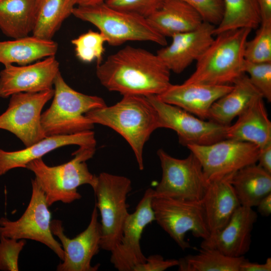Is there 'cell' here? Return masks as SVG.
I'll return each mask as SVG.
<instances>
[{"mask_svg":"<svg viewBox=\"0 0 271 271\" xmlns=\"http://www.w3.org/2000/svg\"><path fill=\"white\" fill-rule=\"evenodd\" d=\"M54 92L52 89L12 95L7 109L0 115V129L15 134L26 147L46 137L41 124L42 110Z\"/></svg>","mask_w":271,"mask_h":271,"instance_id":"7c38bea8","label":"cell"},{"mask_svg":"<svg viewBox=\"0 0 271 271\" xmlns=\"http://www.w3.org/2000/svg\"><path fill=\"white\" fill-rule=\"evenodd\" d=\"M59 71V63L55 56L25 65H5L0 72V97L52 89Z\"/></svg>","mask_w":271,"mask_h":271,"instance_id":"2e32d148","label":"cell"},{"mask_svg":"<svg viewBox=\"0 0 271 271\" xmlns=\"http://www.w3.org/2000/svg\"><path fill=\"white\" fill-rule=\"evenodd\" d=\"M53 234L61 242L64 256L57 267L58 271H96L99 264L92 266V258L100 248L101 226L98 221V209L95 204L90 222L87 228L76 236L70 238L64 233L62 221H51Z\"/></svg>","mask_w":271,"mask_h":271,"instance_id":"9a60e30c","label":"cell"},{"mask_svg":"<svg viewBox=\"0 0 271 271\" xmlns=\"http://www.w3.org/2000/svg\"><path fill=\"white\" fill-rule=\"evenodd\" d=\"M166 0H107L108 6L147 18L159 9Z\"/></svg>","mask_w":271,"mask_h":271,"instance_id":"e575fe53","label":"cell"},{"mask_svg":"<svg viewBox=\"0 0 271 271\" xmlns=\"http://www.w3.org/2000/svg\"><path fill=\"white\" fill-rule=\"evenodd\" d=\"M152 206L155 221L183 250L190 247L185 239L188 231L202 239L210 235L201 200L154 196Z\"/></svg>","mask_w":271,"mask_h":271,"instance_id":"ba28073f","label":"cell"},{"mask_svg":"<svg viewBox=\"0 0 271 271\" xmlns=\"http://www.w3.org/2000/svg\"><path fill=\"white\" fill-rule=\"evenodd\" d=\"M146 97L157 111L159 128L176 131L180 144L186 147L207 145L226 139L228 125L197 117L178 106L163 101L157 95Z\"/></svg>","mask_w":271,"mask_h":271,"instance_id":"4fadbf2b","label":"cell"},{"mask_svg":"<svg viewBox=\"0 0 271 271\" xmlns=\"http://www.w3.org/2000/svg\"><path fill=\"white\" fill-rule=\"evenodd\" d=\"M261 22L271 21V0H257Z\"/></svg>","mask_w":271,"mask_h":271,"instance_id":"ab89813d","label":"cell"},{"mask_svg":"<svg viewBox=\"0 0 271 271\" xmlns=\"http://www.w3.org/2000/svg\"><path fill=\"white\" fill-rule=\"evenodd\" d=\"M76 0H37L32 35L51 40L63 22L72 15Z\"/></svg>","mask_w":271,"mask_h":271,"instance_id":"83f0119b","label":"cell"},{"mask_svg":"<svg viewBox=\"0 0 271 271\" xmlns=\"http://www.w3.org/2000/svg\"><path fill=\"white\" fill-rule=\"evenodd\" d=\"M256 207L258 212L263 216H269L271 214V193L262 198Z\"/></svg>","mask_w":271,"mask_h":271,"instance_id":"60d3db41","label":"cell"},{"mask_svg":"<svg viewBox=\"0 0 271 271\" xmlns=\"http://www.w3.org/2000/svg\"><path fill=\"white\" fill-rule=\"evenodd\" d=\"M157 155L161 162L162 176L160 183L153 189V197L201 201L209 182L195 155L190 152L187 158L179 159L171 156L161 149L157 151Z\"/></svg>","mask_w":271,"mask_h":271,"instance_id":"9c48e42d","label":"cell"},{"mask_svg":"<svg viewBox=\"0 0 271 271\" xmlns=\"http://www.w3.org/2000/svg\"><path fill=\"white\" fill-rule=\"evenodd\" d=\"M37 0H0V30L6 36L17 39L33 30Z\"/></svg>","mask_w":271,"mask_h":271,"instance_id":"4316f807","label":"cell"},{"mask_svg":"<svg viewBox=\"0 0 271 271\" xmlns=\"http://www.w3.org/2000/svg\"><path fill=\"white\" fill-rule=\"evenodd\" d=\"M178 264V260L165 259L161 255L154 254L147 257L146 261L137 265L133 271H163Z\"/></svg>","mask_w":271,"mask_h":271,"instance_id":"8d00e7d4","label":"cell"},{"mask_svg":"<svg viewBox=\"0 0 271 271\" xmlns=\"http://www.w3.org/2000/svg\"><path fill=\"white\" fill-rule=\"evenodd\" d=\"M53 99L41 115V124L46 137L68 135L91 130L94 124L85 116L88 111L106 106L95 95L78 92L65 81L60 72L54 85Z\"/></svg>","mask_w":271,"mask_h":271,"instance_id":"5b68a950","label":"cell"},{"mask_svg":"<svg viewBox=\"0 0 271 271\" xmlns=\"http://www.w3.org/2000/svg\"><path fill=\"white\" fill-rule=\"evenodd\" d=\"M170 71L156 54L126 46L97 64L96 74L107 89L122 95H159L171 84Z\"/></svg>","mask_w":271,"mask_h":271,"instance_id":"6da1fadb","label":"cell"},{"mask_svg":"<svg viewBox=\"0 0 271 271\" xmlns=\"http://www.w3.org/2000/svg\"><path fill=\"white\" fill-rule=\"evenodd\" d=\"M215 28L203 22L194 30L174 35L171 43L159 50L157 55L170 71L180 73L206 51L214 40Z\"/></svg>","mask_w":271,"mask_h":271,"instance_id":"e0dca14e","label":"cell"},{"mask_svg":"<svg viewBox=\"0 0 271 271\" xmlns=\"http://www.w3.org/2000/svg\"><path fill=\"white\" fill-rule=\"evenodd\" d=\"M234 173L209 182L201 200L210 234L222 229L241 206L231 182Z\"/></svg>","mask_w":271,"mask_h":271,"instance_id":"44dd1931","label":"cell"},{"mask_svg":"<svg viewBox=\"0 0 271 271\" xmlns=\"http://www.w3.org/2000/svg\"><path fill=\"white\" fill-rule=\"evenodd\" d=\"M231 182L242 206L255 207L262 198L271 193V174L257 163L235 172Z\"/></svg>","mask_w":271,"mask_h":271,"instance_id":"484cf974","label":"cell"},{"mask_svg":"<svg viewBox=\"0 0 271 271\" xmlns=\"http://www.w3.org/2000/svg\"><path fill=\"white\" fill-rule=\"evenodd\" d=\"M96 144L94 132L89 130L71 134L48 136L25 149L16 151L8 152L0 149V176L13 169L26 168L30 162L42 158L60 147L72 145L95 147Z\"/></svg>","mask_w":271,"mask_h":271,"instance_id":"ffe728a7","label":"cell"},{"mask_svg":"<svg viewBox=\"0 0 271 271\" xmlns=\"http://www.w3.org/2000/svg\"><path fill=\"white\" fill-rule=\"evenodd\" d=\"M245 259L244 256L230 257L215 249L201 247L197 254L180 258L178 266L180 271H239Z\"/></svg>","mask_w":271,"mask_h":271,"instance_id":"f546056e","label":"cell"},{"mask_svg":"<svg viewBox=\"0 0 271 271\" xmlns=\"http://www.w3.org/2000/svg\"><path fill=\"white\" fill-rule=\"evenodd\" d=\"M72 15L95 26L106 43L117 46L128 41H149L165 46L166 37L159 33L147 18L113 8L105 2L76 6Z\"/></svg>","mask_w":271,"mask_h":271,"instance_id":"8992f818","label":"cell"},{"mask_svg":"<svg viewBox=\"0 0 271 271\" xmlns=\"http://www.w3.org/2000/svg\"><path fill=\"white\" fill-rule=\"evenodd\" d=\"M153 191L152 188L147 189L134 211L129 213L122 228L121 239L110 251V261L119 271H133L137 265L146 260L140 241L145 227L155 221L152 206Z\"/></svg>","mask_w":271,"mask_h":271,"instance_id":"5bb4252c","label":"cell"},{"mask_svg":"<svg viewBox=\"0 0 271 271\" xmlns=\"http://www.w3.org/2000/svg\"><path fill=\"white\" fill-rule=\"evenodd\" d=\"M262 97L254 100L226 130V139L249 142L261 149L271 144V122Z\"/></svg>","mask_w":271,"mask_h":271,"instance_id":"7402d4cb","label":"cell"},{"mask_svg":"<svg viewBox=\"0 0 271 271\" xmlns=\"http://www.w3.org/2000/svg\"><path fill=\"white\" fill-rule=\"evenodd\" d=\"M257 165L271 174V144L259 149Z\"/></svg>","mask_w":271,"mask_h":271,"instance_id":"74e56055","label":"cell"},{"mask_svg":"<svg viewBox=\"0 0 271 271\" xmlns=\"http://www.w3.org/2000/svg\"><path fill=\"white\" fill-rule=\"evenodd\" d=\"M26 243L25 239H16L0 235V270L18 271L19 257Z\"/></svg>","mask_w":271,"mask_h":271,"instance_id":"836d02e7","label":"cell"},{"mask_svg":"<svg viewBox=\"0 0 271 271\" xmlns=\"http://www.w3.org/2000/svg\"><path fill=\"white\" fill-rule=\"evenodd\" d=\"M106 40L100 32L89 30L71 40L76 57L81 61L90 63L96 60L102 62Z\"/></svg>","mask_w":271,"mask_h":271,"instance_id":"4dcf8cb0","label":"cell"},{"mask_svg":"<svg viewBox=\"0 0 271 271\" xmlns=\"http://www.w3.org/2000/svg\"><path fill=\"white\" fill-rule=\"evenodd\" d=\"M147 19L165 37L194 30L204 22L197 11L180 0H166Z\"/></svg>","mask_w":271,"mask_h":271,"instance_id":"603a6c76","label":"cell"},{"mask_svg":"<svg viewBox=\"0 0 271 271\" xmlns=\"http://www.w3.org/2000/svg\"><path fill=\"white\" fill-rule=\"evenodd\" d=\"M92 188L101 217L100 248L111 251L121 239L129 214L126 199L132 190L131 182L125 176L102 172L97 176Z\"/></svg>","mask_w":271,"mask_h":271,"instance_id":"52a82bcc","label":"cell"},{"mask_svg":"<svg viewBox=\"0 0 271 271\" xmlns=\"http://www.w3.org/2000/svg\"><path fill=\"white\" fill-rule=\"evenodd\" d=\"M224 12L220 23L215 26L214 35L240 28L255 29L261 19L257 0H223Z\"/></svg>","mask_w":271,"mask_h":271,"instance_id":"f1b7e54d","label":"cell"},{"mask_svg":"<svg viewBox=\"0 0 271 271\" xmlns=\"http://www.w3.org/2000/svg\"><path fill=\"white\" fill-rule=\"evenodd\" d=\"M257 218L252 208L240 206L222 229L202 239L200 247L215 249L230 257L244 256L249 250Z\"/></svg>","mask_w":271,"mask_h":271,"instance_id":"ac0fdd59","label":"cell"},{"mask_svg":"<svg viewBox=\"0 0 271 271\" xmlns=\"http://www.w3.org/2000/svg\"><path fill=\"white\" fill-rule=\"evenodd\" d=\"M254 37L247 41L244 58L254 63L271 62V21L261 22Z\"/></svg>","mask_w":271,"mask_h":271,"instance_id":"1f68e13d","label":"cell"},{"mask_svg":"<svg viewBox=\"0 0 271 271\" xmlns=\"http://www.w3.org/2000/svg\"><path fill=\"white\" fill-rule=\"evenodd\" d=\"M95 152V147H79L73 153L74 157L66 163L49 166L40 158L27 165L26 169L35 174L49 206L58 201L69 204L80 199L77 191L80 186H94L97 176L90 173L86 162Z\"/></svg>","mask_w":271,"mask_h":271,"instance_id":"277c9868","label":"cell"},{"mask_svg":"<svg viewBox=\"0 0 271 271\" xmlns=\"http://www.w3.org/2000/svg\"><path fill=\"white\" fill-rule=\"evenodd\" d=\"M85 116L93 124L108 126L120 134L131 148L140 170L144 169L145 144L159 128L157 111L146 96L123 95L115 104L91 110Z\"/></svg>","mask_w":271,"mask_h":271,"instance_id":"7a4b0ae2","label":"cell"},{"mask_svg":"<svg viewBox=\"0 0 271 271\" xmlns=\"http://www.w3.org/2000/svg\"><path fill=\"white\" fill-rule=\"evenodd\" d=\"M271 258L268 257L265 263L251 262L246 258L240 266L239 271H270Z\"/></svg>","mask_w":271,"mask_h":271,"instance_id":"f35d334b","label":"cell"},{"mask_svg":"<svg viewBox=\"0 0 271 271\" xmlns=\"http://www.w3.org/2000/svg\"><path fill=\"white\" fill-rule=\"evenodd\" d=\"M244 72L262 97L270 102L271 62L254 63L245 60Z\"/></svg>","mask_w":271,"mask_h":271,"instance_id":"d6a6232c","label":"cell"},{"mask_svg":"<svg viewBox=\"0 0 271 271\" xmlns=\"http://www.w3.org/2000/svg\"><path fill=\"white\" fill-rule=\"evenodd\" d=\"M262 97L243 73L232 83L230 91L217 100L209 111L208 119L223 125L231 124L254 100Z\"/></svg>","mask_w":271,"mask_h":271,"instance_id":"cb8c5ba5","label":"cell"},{"mask_svg":"<svg viewBox=\"0 0 271 271\" xmlns=\"http://www.w3.org/2000/svg\"><path fill=\"white\" fill-rule=\"evenodd\" d=\"M107 0H76L77 6H84L105 2Z\"/></svg>","mask_w":271,"mask_h":271,"instance_id":"b9f144b4","label":"cell"},{"mask_svg":"<svg viewBox=\"0 0 271 271\" xmlns=\"http://www.w3.org/2000/svg\"><path fill=\"white\" fill-rule=\"evenodd\" d=\"M58 44L52 39L33 35L0 41V63L4 66L25 65L47 57L55 56Z\"/></svg>","mask_w":271,"mask_h":271,"instance_id":"d4e9b609","label":"cell"},{"mask_svg":"<svg viewBox=\"0 0 271 271\" xmlns=\"http://www.w3.org/2000/svg\"><path fill=\"white\" fill-rule=\"evenodd\" d=\"M251 30L240 28L216 35L196 61V69L185 81L210 85H232L244 72V49Z\"/></svg>","mask_w":271,"mask_h":271,"instance_id":"3957f363","label":"cell"},{"mask_svg":"<svg viewBox=\"0 0 271 271\" xmlns=\"http://www.w3.org/2000/svg\"><path fill=\"white\" fill-rule=\"evenodd\" d=\"M208 182L257 163L259 147L249 142L225 139L207 145H189Z\"/></svg>","mask_w":271,"mask_h":271,"instance_id":"8fae6325","label":"cell"},{"mask_svg":"<svg viewBox=\"0 0 271 271\" xmlns=\"http://www.w3.org/2000/svg\"><path fill=\"white\" fill-rule=\"evenodd\" d=\"M232 85H210L184 82L170 86L157 95L163 101L178 106L198 117L208 119L212 105L228 93Z\"/></svg>","mask_w":271,"mask_h":271,"instance_id":"d6986e66","label":"cell"},{"mask_svg":"<svg viewBox=\"0 0 271 271\" xmlns=\"http://www.w3.org/2000/svg\"><path fill=\"white\" fill-rule=\"evenodd\" d=\"M29 203L20 218L15 221L0 218V235L16 239H31L48 246L63 260L61 243L54 237L51 229V213L44 192L35 179L32 180Z\"/></svg>","mask_w":271,"mask_h":271,"instance_id":"30bf717a","label":"cell"},{"mask_svg":"<svg viewBox=\"0 0 271 271\" xmlns=\"http://www.w3.org/2000/svg\"><path fill=\"white\" fill-rule=\"evenodd\" d=\"M194 8L204 22L218 25L224 12L223 0H180Z\"/></svg>","mask_w":271,"mask_h":271,"instance_id":"d590c367","label":"cell"}]
</instances>
